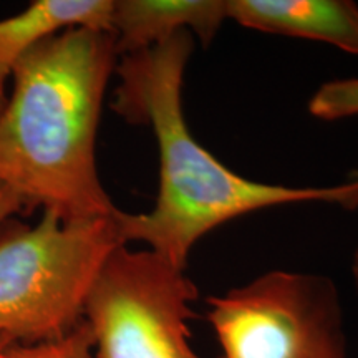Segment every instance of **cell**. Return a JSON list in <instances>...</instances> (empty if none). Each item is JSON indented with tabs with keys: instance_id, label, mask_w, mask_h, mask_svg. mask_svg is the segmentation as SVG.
<instances>
[{
	"instance_id": "1",
	"label": "cell",
	"mask_w": 358,
	"mask_h": 358,
	"mask_svg": "<svg viewBox=\"0 0 358 358\" xmlns=\"http://www.w3.org/2000/svg\"><path fill=\"white\" fill-rule=\"evenodd\" d=\"M196 38L182 32L118 58L111 110L153 131L159 187L151 211H120L124 244L140 243L186 268L196 243L222 224L261 209L320 203L358 209V171L332 186H285L232 171L192 136L182 110V85Z\"/></svg>"
},
{
	"instance_id": "2",
	"label": "cell",
	"mask_w": 358,
	"mask_h": 358,
	"mask_svg": "<svg viewBox=\"0 0 358 358\" xmlns=\"http://www.w3.org/2000/svg\"><path fill=\"white\" fill-rule=\"evenodd\" d=\"M115 35L69 29L19 62L0 111V185L65 222L120 213L96 166L106 88L118 64Z\"/></svg>"
},
{
	"instance_id": "3",
	"label": "cell",
	"mask_w": 358,
	"mask_h": 358,
	"mask_svg": "<svg viewBox=\"0 0 358 358\" xmlns=\"http://www.w3.org/2000/svg\"><path fill=\"white\" fill-rule=\"evenodd\" d=\"M118 214L65 222L42 211L35 226H0V338L42 343L83 320L103 264L124 244Z\"/></svg>"
},
{
	"instance_id": "4",
	"label": "cell",
	"mask_w": 358,
	"mask_h": 358,
	"mask_svg": "<svg viewBox=\"0 0 358 358\" xmlns=\"http://www.w3.org/2000/svg\"><path fill=\"white\" fill-rule=\"evenodd\" d=\"M221 358H347L337 285L327 275L271 271L208 299Z\"/></svg>"
},
{
	"instance_id": "5",
	"label": "cell",
	"mask_w": 358,
	"mask_h": 358,
	"mask_svg": "<svg viewBox=\"0 0 358 358\" xmlns=\"http://www.w3.org/2000/svg\"><path fill=\"white\" fill-rule=\"evenodd\" d=\"M196 299L186 268L150 249L118 245L85 303L95 358H204L187 325Z\"/></svg>"
},
{
	"instance_id": "6",
	"label": "cell",
	"mask_w": 358,
	"mask_h": 358,
	"mask_svg": "<svg viewBox=\"0 0 358 358\" xmlns=\"http://www.w3.org/2000/svg\"><path fill=\"white\" fill-rule=\"evenodd\" d=\"M227 20L257 32L329 43L358 55V6L352 0H226Z\"/></svg>"
},
{
	"instance_id": "7",
	"label": "cell",
	"mask_w": 358,
	"mask_h": 358,
	"mask_svg": "<svg viewBox=\"0 0 358 358\" xmlns=\"http://www.w3.org/2000/svg\"><path fill=\"white\" fill-rule=\"evenodd\" d=\"M224 20L226 0H113L110 27L122 57L182 32L208 45Z\"/></svg>"
},
{
	"instance_id": "8",
	"label": "cell",
	"mask_w": 358,
	"mask_h": 358,
	"mask_svg": "<svg viewBox=\"0 0 358 358\" xmlns=\"http://www.w3.org/2000/svg\"><path fill=\"white\" fill-rule=\"evenodd\" d=\"M113 0H34L24 10L0 19V111L19 62L35 45L69 29L111 32Z\"/></svg>"
},
{
	"instance_id": "9",
	"label": "cell",
	"mask_w": 358,
	"mask_h": 358,
	"mask_svg": "<svg viewBox=\"0 0 358 358\" xmlns=\"http://www.w3.org/2000/svg\"><path fill=\"white\" fill-rule=\"evenodd\" d=\"M0 358H95V343L85 320L62 337L42 343L10 342L0 338Z\"/></svg>"
},
{
	"instance_id": "10",
	"label": "cell",
	"mask_w": 358,
	"mask_h": 358,
	"mask_svg": "<svg viewBox=\"0 0 358 358\" xmlns=\"http://www.w3.org/2000/svg\"><path fill=\"white\" fill-rule=\"evenodd\" d=\"M308 113L322 122L358 116V78H338L322 83L308 100Z\"/></svg>"
},
{
	"instance_id": "11",
	"label": "cell",
	"mask_w": 358,
	"mask_h": 358,
	"mask_svg": "<svg viewBox=\"0 0 358 358\" xmlns=\"http://www.w3.org/2000/svg\"><path fill=\"white\" fill-rule=\"evenodd\" d=\"M25 208L29 206L20 194H17L10 187L0 185V226H3L8 219L15 216L17 213L24 211Z\"/></svg>"
},
{
	"instance_id": "12",
	"label": "cell",
	"mask_w": 358,
	"mask_h": 358,
	"mask_svg": "<svg viewBox=\"0 0 358 358\" xmlns=\"http://www.w3.org/2000/svg\"><path fill=\"white\" fill-rule=\"evenodd\" d=\"M352 277H353V284H355V289H357V294H358V248L355 249V252H353L352 256Z\"/></svg>"
}]
</instances>
